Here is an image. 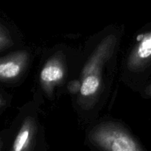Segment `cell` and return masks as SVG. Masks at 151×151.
Listing matches in <instances>:
<instances>
[{"label": "cell", "mask_w": 151, "mask_h": 151, "mask_svg": "<svg viewBox=\"0 0 151 151\" xmlns=\"http://www.w3.org/2000/svg\"><path fill=\"white\" fill-rule=\"evenodd\" d=\"M96 141L107 150L114 151L139 150L135 142L125 133L117 130H103L96 135Z\"/></svg>", "instance_id": "obj_1"}, {"label": "cell", "mask_w": 151, "mask_h": 151, "mask_svg": "<svg viewBox=\"0 0 151 151\" xmlns=\"http://www.w3.org/2000/svg\"><path fill=\"white\" fill-rule=\"evenodd\" d=\"M151 56V33L143 36L141 43L131 59V64L136 65L140 63L142 60H147Z\"/></svg>", "instance_id": "obj_2"}, {"label": "cell", "mask_w": 151, "mask_h": 151, "mask_svg": "<svg viewBox=\"0 0 151 151\" xmlns=\"http://www.w3.org/2000/svg\"><path fill=\"white\" fill-rule=\"evenodd\" d=\"M63 77V70L57 65H48L45 66L41 72V79L44 82H55V81H60Z\"/></svg>", "instance_id": "obj_3"}, {"label": "cell", "mask_w": 151, "mask_h": 151, "mask_svg": "<svg viewBox=\"0 0 151 151\" xmlns=\"http://www.w3.org/2000/svg\"><path fill=\"white\" fill-rule=\"evenodd\" d=\"M100 86V80L95 75H88L84 79L81 87V94L83 96L94 94Z\"/></svg>", "instance_id": "obj_4"}, {"label": "cell", "mask_w": 151, "mask_h": 151, "mask_svg": "<svg viewBox=\"0 0 151 151\" xmlns=\"http://www.w3.org/2000/svg\"><path fill=\"white\" fill-rule=\"evenodd\" d=\"M20 72V66L13 61L1 63L0 65V75L1 78H12L17 76Z\"/></svg>", "instance_id": "obj_5"}, {"label": "cell", "mask_w": 151, "mask_h": 151, "mask_svg": "<svg viewBox=\"0 0 151 151\" xmlns=\"http://www.w3.org/2000/svg\"><path fill=\"white\" fill-rule=\"evenodd\" d=\"M29 137V131L27 129H23L16 137L13 144V150L15 151H21L24 149L25 145L27 142Z\"/></svg>", "instance_id": "obj_6"}]
</instances>
